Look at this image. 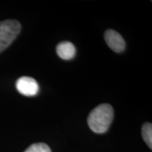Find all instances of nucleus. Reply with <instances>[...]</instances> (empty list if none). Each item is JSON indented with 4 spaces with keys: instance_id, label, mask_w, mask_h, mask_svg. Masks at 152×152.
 Segmentation results:
<instances>
[{
    "instance_id": "1",
    "label": "nucleus",
    "mask_w": 152,
    "mask_h": 152,
    "mask_svg": "<svg viewBox=\"0 0 152 152\" xmlns=\"http://www.w3.org/2000/svg\"><path fill=\"white\" fill-rule=\"evenodd\" d=\"M113 109L110 104H99L89 114L87 123L93 132L103 134L109 130L113 121Z\"/></svg>"
},
{
    "instance_id": "2",
    "label": "nucleus",
    "mask_w": 152,
    "mask_h": 152,
    "mask_svg": "<svg viewBox=\"0 0 152 152\" xmlns=\"http://www.w3.org/2000/svg\"><path fill=\"white\" fill-rule=\"evenodd\" d=\"M20 30L21 25L16 20L8 19L0 22V53L14 41Z\"/></svg>"
},
{
    "instance_id": "6",
    "label": "nucleus",
    "mask_w": 152,
    "mask_h": 152,
    "mask_svg": "<svg viewBox=\"0 0 152 152\" xmlns=\"http://www.w3.org/2000/svg\"><path fill=\"white\" fill-rule=\"evenodd\" d=\"M142 135L144 141L150 149H152V125L151 123H145L142 125Z\"/></svg>"
},
{
    "instance_id": "7",
    "label": "nucleus",
    "mask_w": 152,
    "mask_h": 152,
    "mask_svg": "<svg viewBox=\"0 0 152 152\" xmlns=\"http://www.w3.org/2000/svg\"><path fill=\"white\" fill-rule=\"evenodd\" d=\"M24 152H52V151L47 144L40 142L31 144Z\"/></svg>"
},
{
    "instance_id": "4",
    "label": "nucleus",
    "mask_w": 152,
    "mask_h": 152,
    "mask_svg": "<svg viewBox=\"0 0 152 152\" xmlns=\"http://www.w3.org/2000/svg\"><path fill=\"white\" fill-rule=\"evenodd\" d=\"M104 39L107 45L113 52L121 53L125 49V42L122 36L112 29L107 30L104 33Z\"/></svg>"
},
{
    "instance_id": "3",
    "label": "nucleus",
    "mask_w": 152,
    "mask_h": 152,
    "mask_svg": "<svg viewBox=\"0 0 152 152\" xmlns=\"http://www.w3.org/2000/svg\"><path fill=\"white\" fill-rule=\"evenodd\" d=\"M16 87L20 94L26 96H35L39 91L37 82L33 77L23 76L16 81Z\"/></svg>"
},
{
    "instance_id": "5",
    "label": "nucleus",
    "mask_w": 152,
    "mask_h": 152,
    "mask_svg": "<svg viewBox=\"0 0 152 152\" xmlns=\"http://www.w3.org/2000/svg\"><path fill=\"white\" fill-rule=\"evenodd\" d=\"M57 55L64 60H71L76 54V49L71 42L64 41L58 43L56 46Z\"/></svg>"
}]
</instances>
